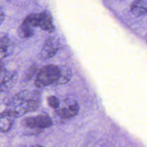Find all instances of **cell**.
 <instances>
[{
  "mask_svg": "<svg viewBox=\"0 0 147 147\" xmlns=\"http://www.w3.org/2000/svg\"><path fill=\"white\" fill-rule=\"evenodd\" d=\"M61 73V68L59 67L49 64L44 66L38 72L34 82L35 86L38 88L56 83Z\"/></svg>",
  "mask_w": 147,
  "mask_h": 147,
  "instance_id": "6da1fadb",
  "label": "cell"
},
{
  "mask_svg": "<svg viewBox=\"0 0 147 147\" xmlns=\"http://www.w3.org/2000/svg\"><path fill=\"white\" fill-rule=\"evenodd\" d=\"M79 105L76 102L69 103L67 107H64L56 110V113L62 119H69L75 116L79 112Z\"/></svg>",
  "mask_w": 147,
  "mask_h": 147,
  "instance_id": "5b68a950",
  "label": "cell"
},
{
  "mask_svg": "<svg viewBox=\"0 0 147 147\" xmlns=\"http://www.w3.org/2000/svg\"><path fill=\"white\" fill-rule=\"evenodd\" d=\"M71 76V71L68 68L64 67V68H61V73L60 77L56 83V84H62L67 83Z\"/></svg>",
  "mask_w": 147,
  "mask_h": 147,
  "instance_id": "ba28073f",
  "label": "cell"
},
{
  "mask_svg": "<svg viewBox=\"0 0 147 147\" xmlns=\"http://www.w3.org/2000/svg\"><path fill=\"white\" fill-rule=\"evenodd\" d=\"M8 44H9V38L6 36L1 37V55L3 53H5L7 51V49L8 48Z\"/></svg>",
  "mask_w": 147,
  "mask_h": 147,
  "instance_id": "4fadbf2b",
  "label": "cell"
},
{
  "mask_svg": "<svg viewBox=\"0 0 147 147\" xmlns=\"http://www.w3.org/2000/svg\"><path fill=\"white\" fill-rule=\"evenodd\" d=\"M36 71H37V65L36 64L32 65L25 72L24 76V80L25 81H27L31 79V78L36 72Z\"/></svg>",
  "mask_w": 147,
  "mask_h": 147,
  "instance_id": "8fae6325",
  "label": "cell"
},
{
  "mask_svg": "<svg viewBox=\"0 0 147 147\" xmlns=\"http://www.w3.org/2000/svg\"><path fill=\"white\" fill-rule=\"evenodd\" d=\"M23 22L33 28L38 26V13H31L28 15Z\"/></svg>",
  "mask_w": 147,
  "mask_h": 147,
  "instance_id": "30bf717a",
  "label": "cell"
},
{
  "mask_svg": "<svg viewBox=\"0 0 147 147\" xmlns=\"http://www.w3.org/2000/svg\"><path fill=\"white\" fill-rule=\"evenodd\" d=\"M59 43L55 37H49L45 41L42 50L41 57L47 59L53 57L59 49Z\"/></svg>",
  "mask_w": 147,
  "mask_h": 147,
  "instance_id": "3957f363",
  "label": "cell"
},
{
  "mask_svg": "<svg viewBox=\"0 0 147 147\" xmlns=\"http://www.w3.org/2000/svg\"><path fill=\"white\" fill-rule=\"evenodd\" d=\"M130 11L136 17L147 13V0H135L130 6Z\"/></svg>",
  "mask_w": 147,
  "mask_h": 147,
  "instance_id": "8992f818",
  "label": "cell"
},
{
  "mask_svg": "<svg viewBox=\"0 0 147 147\" xmlns=\"http://www.w3.org/2000/svg\"><path fill=\"white\" fill-rule=\"evenodd\" d=\"M13 118L8 116H1V130L2 131H7L13 125Z\"/></svg>",
  "mask_w": 147,
  "mask_h": 147,
  "instance_id": "9c48e42d",
  "label": "cell"
},
{
  "mask_svg": "<svg viewBox=\"0 0 147 147\" xmlns=\"http://www.w3.org/2000/svg\"><path fill=\"white\" fill-rule=\"evenodd\" d=\"M38 26L43 30L52 32L55 27L53 24L51 14L48 10H44L38 13Z\"/></svg>",
  "mask_w": 147,
  "mask_h": 147,
  "instance_id": "277c9868",
  "label": "cell"
},
{
  "mask_svg": "<svg viewBox=\"0 0 147 147\" xmlns=\"http://www.w3.org/2000/svg\"><path fill=\"white\" fill-rule=\"evenodd\" d=\"M47 100H48V103L49 105L51 107H52L54 109H56L58 108L60 105V102L57 99V98H56L55 96H50L48 97Z\"/></svg>",
  "mask_w": 147,
  "mask_h": 147,
  "instance_id": "7c38bea8",
  "label": "cell"
},
{
  "mask_svg": "<svg viewBox=\"0 0 147 147\" xmlns=\"http://www.w3.org/2000/svg\"><path fill=\"white\" fill-rule=\"evenodd\" d=\"M33 27L28 25L24 22L20 25L17 30V34L21 38H29L34 34Z\"/></svg>",
  "mask_w": 147,
  "mask_h": 147,
  "instance_id": "52a82bcc",
  "label": "cell"
},
{
  "mask_svg": "<svg viewBox=\"0 0 147 147\" xmlns=\"http://www.w3.org/2000/svg\"><path fill=\"white\" fill-rule=\"evenodd\" d=\"M52 121L48 115H40L36 117H30L24 119L23 125L32 129H43L52 125Z\"/></svg>",
  "mask_w": 147,
  "mask_h": 147,
  "instance_id": "7a4b0ae2",
  "label": "cell"
}]
</instances>
